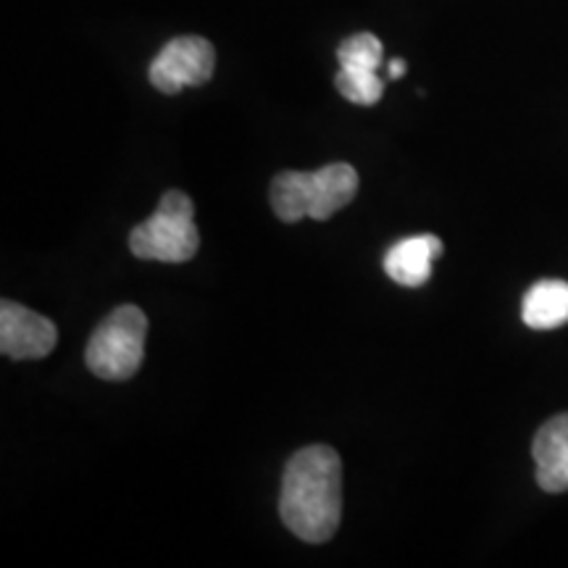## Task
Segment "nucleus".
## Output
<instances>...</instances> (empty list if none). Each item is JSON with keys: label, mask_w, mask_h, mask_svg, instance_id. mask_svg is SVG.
Here are the masks:
<instances>
[{"label": "nucleus", "mask_w": 568, "mask_h": 568, "mask_svg": "<svg viewBox=\"0 0 568 568\" xmlns=\"http://www.w3.org/2000/svg\"><path fill=\"white\" fill-rule=\"evenodd\" d=\"M280 516L303 542L322 545L335 537L343 518V460L332 447H303L287 460Z\"/></svg>", "instance_id": "1"}, {"label": "nucleus", "mask_w": 568, "mask_h": 568, "mask_svg": "<svg viewBox=\"0 0 568 568\" xmlns=\"http://www.w3.org/2000/svg\"><path fill=\"white\" fill-rule=\"evenodd\" d=\"M358 193V172L351 163H329L316 172H282L272 182V209L282 222L295 224L305 216L326 222L351 205Z\"/></svg>", "instance_id": "2"}, {"label": "nucleus", "mask_w": 568, "mask_h": 568, "mask_svg": "<svg viewBox=\"0 0 568 568\" xmlns=\"http://www.w3.org/2000/svg\"><path fill=\"white\" fill-rule=\"evenodd\" d=\"M197 245L201 234L195 226V205L180 190H169L153 216L130 234V251L138 258L161 264H184L197 253Z\"/></svg>", "instance_id": "3"}, {"label": "nucleus", "mask_w": 568, "mask_h": 568, "mask_svg": "<svg viewBox=\"0 0 568 568\" xmlns=\"http://www.w3.org/2000/svg\"><path fill=\"white\" fill-rule=\"evenodd\" d=\"M148 318L138 305H119L92 332L88 353V368L109 382H124L138 374L145 355Z\"/></svg>", "instance_id": "4"}, {"label": "nucleus", "mask_w": 568, "mask_h": 568, "mask_svg": "<svg viewBox=\"0 0 568 568\" xmlns=\"http://www.w3.org/2000/svg\"><path fill=\"white\" fill-rule=\"evenodd\" d=\"M216 51L197 34L169 40L151 63V82L163 95H176L184 88H201L213 77Z\"/></svg>", "instance_id": "5"}, {"label": "nucleus", "mask_w": 568, "mask_h": 568, "mask_svg": "<svg viewBox=\"0 0 568 568\" xmlns=\"http://www.w3.org/2000/svg\"><path fill=\"white\" fill-rule=\"evenodd\" d=\"M59 329L51 318L34 314L24 305L0 303V351L13 361L45 358L55 347Z\"/></svg>", "instance_id": "6"}, {"label": "nucleus", "mask_w": 568, "mask_h": 568, "mask_svg": "<svg viewBox=\"0 0 568 568\" xmlns=\"http://www.w3.org/2000/svg\"><path fill=\"white\" fill-rule=\"evenodd\" d=\"M531 456L537 464V485L545 493H566L568 489V414L550 418L539 426Z\"/></svg>", "instance_id": "7"}, {"label": "nucleus", "mask_w": 568, "mask_h": 568, "mask_svg": "<svg viewBox=\"0 0 568 568\" xmlns=\"http://www.w3.org/2000/svg\"><path fill=\"white\" fill-rule=\"evenodd\" d=\"M443 253V243L435 234H416L393 245L385 255V272L400 287H422L432 280V268Z\"/></svg>", "instance_id": "8"}, {"label": "nucleus", "mask_w": 568, "mask_h": 568, "mask_svg": "<svg viewBox=\"0 0 568 568\" xmlns=\"http://www.w3.org/2000/svg\"><path fill=\"white\" fill-rule=\"evenodd\" d=\"M524 324L531 329H556L568 322V282L542 280L531 284L521 305Z\"/></svg>", "instance_id": "9"}, {"label": "nucleus", "mask_w": 568, "mask_h": 568, "mask_svg": "<svg viewBox=\"0 0 568 568\" xmlns=\"http://www.w3.org/2000/svg\"><path fill=\"white\" fill-rule=\"evenodd\" d=\"M337 90L345 101L355 105H374L382 101L385 92V82L379 80L376 71H358V69H339L337 74Z\"/></svg>", "instance_id": "10"}, {"label": "nucleus", "mask_w": 568, "mask_h": 568, "mask_svg": "<svg viewBox=\"0 0 568 568\" xmlns=\"http://www.w3.org/2000/svg\"><path fill=\"white\" fill-rule=\"evenodd\" d=\"M382 53H385V48H382V42L376 34L358 32L339 45V51H337L339 69L376 71L382 63Z\"/></svg>", "instance_id": "11"}, {"label": "nucleus", "mask_w": 568, "mask_h": 568, "mask_svg": "<svg viewBox=\"0 0 568 568\" xmlns=\"http://www.w3.org/2000/svg\"><path fill=\"white\" fill-rule=\"evenodd\" d=\"M403 74H406V61L403 59L389 61V80H400Z\"/></svg>", "instance_id": "12"}]
</instances>
